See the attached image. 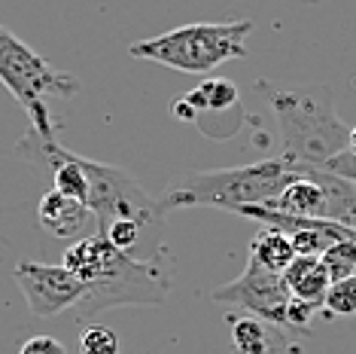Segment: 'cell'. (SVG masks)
I'll list each match as a JSON object with an SVG mask.
<instances>
[{"mask_svg":"<svg viewBox=\"0 0 356 354\" xmlns=\"http://www.w3.org/2000/svg\"><path fill=\"white\" fill-rule=\"evenodd\" d=\"M19 354H67L64 345L55 339V336H31V339L22 345Z\"/></svg>","mask_w":356,"mask_h":354,"instance_id":"ac0fdd59","label":"cell"},{"mask_svg":"<svg viewBox=\"0 0 356 354\" xmlns=\"http://www.w3.org/2000/svg\"><path fill=\"white\" fill-rule=\"evenodd\" d=\"M37 220L55 238H86V236H92L88 229L95 226V214L83 202L61 196L58 190H49L40 199Z\"/></svg>","mask_w":356,"mask_h":354,"instance_id":"ba28073f","label":"cell"},{"mask_svg":"<svg viewBox=\"0 0 356 354\" xmlns=\"http://www.w3.org/2000/svg\"><path fill=\"white\" fill-rule=\"evenodd\" d=\"M79 354H119V336L110 327H86L79 336Z\"/></svg>","mask_w":356,"mask_h":354,"instance_id":"9a60e30c","label":"cell"},{"mask_svg":"<svg viewBox=\"0 0 356 354\" xmlns=\"http://www.w3.org/2000/svg\"><path fill=\"white\" fill-rule=\"evenodd\" d=\"M323 309H326L329 315H338V318L356 315V275L332 281L326 300H323Z\"/></svg>","mask_w":356,"mask_h":354,"instance_id":"5bb4252c","label":"cell"},{"mask_svg":"<svg viewBox=\"0 0 356 354\" xmlns=\"http://www.w3.org/2000/svg\"><path fill=\"white\" fill-rule=\"evenodd\" d=\"M253 31V22H198V25H183L168 34L131 43L134 59L159 61L171 70L183 74H210L225 61L247 59V37Z\"/></svg>","mask_w":356,"mask_h":354,"instance_id":"277c9868","label":"cell"},{"mask_svg":"<svg viewBox=\"0 0 356 354\" xmlns=\"http://www.w3.org/2000/svg\"><path fill=\"white\" fill-rule=\"evenodd\" d=\"M320 263H323V269H326L329 281H341V278L356 275V238L335 241V245L320 256Z\"/></svg>","mask_w":356,"mask_h":354,"instance_id":"4fadbf2b","label":"cell"},{"mask_svg":"<svg viewBox=\"0 0 356 354\" xmlns=\"http://www.w3.org/2000/svg\"><path fill=\"white\" fill-rule=\"evenodd\" d=\"M61 266L86 284V296L74 309V321H92L119 305H159L174 287V266L165 247L147 260H137L116 251L98 232L76 238L64 251Z\"/></svg>","mask_w":356,"mask_h":354,"instance_id":"6da1fadb","label":"cell"},{"mask_svg":"<svg viewBox=\"0 0 356 354\" xmlns=\"http://www.w3.org/2000/svg\"><path fill=\"white\" fill-rule=\"evenodd\" d=\"M232 354H286V339L277 324L253 315L232 318Z\"/></svg>","mask_w":356,"mask_h":354,"instance_id":"30bf717a","label":"cell"},{"mask_svg":"<svg viewBox=\"0 0 356 354\" xmlns=\"http://www.w3.org/2000/svg\"><path fill=\"white\" fill-rule=\"evenodd\" d=\"M326 171L335 174V177H341V180H347V183H356V153L353 150L338 153V156L326 165Z\"/></svg>","mask_w":356,"mask_h":354,"instance_id":"e0dca14e","label":"cell"},{"mask_svg":"<svg viewBox=\"0 0 356 354\" xmlns=\"http://www.w3.org/2000/svg\"><path fill=\"white\" fill-rule=\"evenodd\" d=\"M314 315H317V305L311 302H302L293 296V302H289V311H286V327H296V330H307L311 327Z\"/></svg>","mask_w":356,"mask_h":354,"instance_id":"2e32d148","label":"cell"},{"mask_svg":"<svg viewBox=\"0 0 356 354\" xmlns=\"http://www.w3.org/2000/svg\"><path fill=\"white\" fill-rule=\"evenodd\" d=\"M302 162H293L286 156H268L259 162L216 168V171H192L183 174L165 199H159L161 211L171 208H222L238 211L244 205H268L277 199L296 177L305 174Z\"/></svg>","mask_w":356,"mask_h":354,"instance_id":"7a4b0ae2","label":"cell"},{"mask_svg":"<svg viewBox=\"0 0 356 354\" xmlns=\"http://www.w3.org/2000/svg\"><path fill=\"white\" fill-rule=\"evenodd\" d=\"M0 83L10 88V95L25 107L31 128L40 134H55L46 98L58 95L70 98L79 92L74 74L52 68L40 52H34L22 37L0 25Z\"/></svg>","mask_w":356,"mask_h":354,"instance_id":"5b68a950","label":"cell"},{"mask_svg":"<svg viewBox=\"0 0 356 354\" xmlns=\"http://www.w3.org/2000/svg\"><path fill=\"white\" fill-rule=\"evenodd\" d=\"M347 150L356 153V125H350V144H347Z\"/></svg>","mask_w":356,"mask_h":354,"instance_id":"d6986e66","label":"cell"},{"mask_svg":"<svg viewBox=\"0 0 356 354\" xmlns=\"http://www.w3.org/2000/svg\"><path fill=\"white\" fill-rule=\"evenodd\" d=\"M296 256L298 254L293 247V238L280 229L262 226L253 236V241H250V263L262 266V269H268V272H277V275H283V272L289 269V263H293Z\"/></svg>","mask_w":356,"mask_h":354,"instance_id":"7c38bea8","label":"cell"},{"mask_svg":"<svg viewBox=\"0 0 356 354\" xmlns=\"http://www.w3.org/2000/svg\"><path fill=\"white\" fill-rule=\"evenodd\" d=\"M15 284L25 296L31 315L37 318H55L64 311H74L79 300L86 296V284L64 266L49 263H31L22 260L13 272Z\"/></svg>","mask_w":356,"mask_h":354,"instance_id":"52a82bcc","label":"cell"},{"mask_svg":"<svg viewBox=\"0 0 356 354\" xmlns=\"http://www.w3.org/2000/svg\"><path fill=\"white\" fill-rule=\"evenodd\" d=\"M186 101L195 107V114H198V128H201V134H204V128L210 125V119H220L229 114H241V98H238V88H234V83H225V79H204L198 88H192V92H186L183 95Z\"/></svg>","mask_w":356,"mask_h":354,"instance_id":"9c48e42d","label":"cell"},{"mask_svg":"<svg viewBox=\"0 0 356 354\" xmlns=\"http://www.w3.org/2000/svg\"><path fill=\"white\" fill-rule=\"evenodd\" d=\"M283 281H286L289 293L296 296V300L302 302H311L323 309V300H326L329 293V275L326 269H323L320 256H296L293 263H289V269L283 272Z\"/></svg>","mask_w":356,"mask_h":354,"instance_id":"8fae6325","label":"cell"},{"mask_svg":"<svg viewBox=\"0 0 356 354\" xmlns=\"http://www.w3.org/2000/svg\"><path fill=\"white\" fill-rule=\"evenodd\" d=\"M210 300L222 302V305H234V309H244L247 315L262 318V321H268V324L286 327V311H289V302H293V293H289L283 275L268 272V269H262V266L247 260V269L234 281H229V284L216 287V291L210 293Z\"/></svg>","mask_w":356,"mask_h":354,"instance_id":"8992f818","label":"cell"},{"mask_svg":"<svg viewBox=\"0 0 356 354\" xmlns=\"http://www.w3.org/2000/svg\"><path fill=\"white\" fill-rule=\"evenodd\" d=\"M256 88L268 95L286 159L326 168L338 153L347 150L350 125L338 116L329 92L323 88H274L271 83H259Z\"/></svg>","mask_w":356,"mask_h":354,"instance_id":"3957f363","label":"cell"}]
</instances>
